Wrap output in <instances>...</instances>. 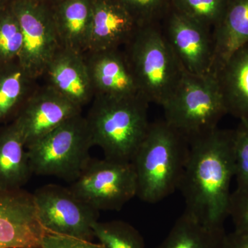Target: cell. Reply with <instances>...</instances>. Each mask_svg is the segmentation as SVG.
Returning a JSON list of instances; mask_svg holds the SVG:
<instances>
[{"label": "cell", "instance_id": "cell-25", "mask_svg": "<svg viewBox=\"0 0 248 248\" xmlns=\"http://www.w3.org/2000/svg\"><path fill=\"white\" fill-rule=\"evenodd\" d=\"M139 27L161 24L171 9L170 0H120Z\"/></svg>", "mask_w": 248, "mask_h": 248}, {"label": "cell", "instance_id": "cell-28", "mask_svg": "<svg viewBox=\"0 0 248 248\" xmlns=\"http://www.w3.org/2000/svg\"><path fill=\"white\" fill-rule=\"evenodd\" d=\"M40 248H102L92 241L60 235L46 234L44 236Z\"/></svg>", "mask_w": 248, "mask_h": 248}, {"label": "cell", "instance_id": "cell-20", "mask_svg": "<svg viewBox=\"0 0 248 248\" xmlns=\"http://www.w3.org/2000/svg\"><path fill=\"white\" fill-rule=\"evenodd\" d=\"M224 227L206 226L186 211L155 248H224Z\"/></svg>", "mask_w": 248, "mask_h": 248}, {"label": "cell", "instance_id": "cell-17", "mask_svg": "<svg viewBox=\"0 0 248 248\" xmlns=\"http://www.w3.org/2000/svg\"><path fill=\"white\" fill-rule=\"evenodd\" d=\"M215 77L228 114L248 123V43L235 51Z\"/></svg>", "mask_w": 248, "mask_h": 248}, {"label": "cell", "instance_id": "cell-1", "mask_svg": "<svg viewBox=\"0 0 248 248\" xmlns=\"http://www.w3.org/2000/svg\"><path fill=\"white\" fill-rule=\"evenodd\" d=\"M234 174V130L217 128L190 141L178 187L186 213L206 226L224 227Z\"/></svg>", "mask_w": 248, "mask_h": 248}, {"label": "cell", "instance_id": "cell-22", "mask_svg": "<svg viewBox=\"0 0 248 248\" xmlns=\"http://www.w3.org/2000/svg\"><path fill=\"white\" fill-rule=\"evenodd\" d=\"M93 234L102 248H145L144 239L140 232L121 220L96 222Z\"/></svg>", "mask_w": 248, "mask_h": 248}, {"label": "cell", "instance_id": "cell-26", "mask_svg": "<svg viewBox=\"0 0 248 248\" xmlns=\"http://www.w3.org/2000/svg\"><path fill=\"white\" fill-rule=\"evenodd\" d=\"M234 164L236 187L248 186V123L240 121L234 129Z\"/></svg>", "mask_w": 248, "mask_h": 248}, {"label": "cell", "instance_id": "cell-27", "mask_svg": "<svg viewBox=\"0 0 248 248\" xmlns=\"http://www.w3.org/2000/svg\"><path fill=\"white\" fill-rule=\"evenodd\" d=\"M228 215L234 224V231L248 232V186L236 187L231 192Z\"/></svg>", "mask_w": 248, "mask_h": 248}, {"label": "cell", "instance_id": "cell-24", "mask_svg": "<svg viewBox=\"0 0 248 248\" xmlns=\"http://www.w3.org/2000/svg\"><path fill=\"white\" fill-rule=\"evenodd\" d=\"M22 45V31L13 9L0 14V64L18 61Z\"/></svg>", "mask_w": 248, "mask_h": 248}, {"label": "cell", "instance_id": "cell-11", "mask_svg": "<svg viewBox=\"0 0 248 248\" xmlns=\"http://www.w3.org/2000/svg\"><path fill=\"white\" fill-rule=\"evenodd\" d=\"M81 113L82 108L45 84L36 88L13 122L28 148Z\"/></svg>", "mask_w": 248, "mask_h": 248}, {"label": "cell", "instance_id": "cell-31", "mask_svg": "<svg viewBox=\"0 0 248 248\" xmlns=\"http://www.w3.org/2000/svg\"><path fill=\"white\" fill-rule=\"evenodd\" d=\"M63 1H64V0H63Z\"/></svg>", "mask_w": 248, "mask_h": 248}, {"label": "cell", "instance_id": "cell-16", "mask_svg": "<svg viewBox=\"0 0 248 248\" xmlns=\"http://www.w3.org/2000/svg\"><path fill=\"white\" fill-rule=\"evenodd\" d=\"M213 60L210 75L217 72L238 49L248 43V0H228L221 20L212 31Z\"/></svg>", "mask_w": 248, "mask_h": 248}, {"label": "cell", "instance_id": "cell-2", "mask_svg": "<svg viewBox=\"0 0 248 248\" xmlns=\"http://www.w3.org/2000/svg\"><path fill=\"white\" fill-rule=\"evenodd\" d=\"M190 151V143L165 121L151 123L132 164L138 197L156 203L178 190Z\"/></svg>", "mask_w": 248, "mask_h": 248}, {"label": "cell", "instance_id": "cell-12", "mask_svg": "<svg viewBox=\"0 0 248 248\" xmlns=\"http://www.w3.org/2000/svg\"><path fill=\"white\" fill-rule=\"evenodd\" d=\"M46 234L32 194L0 191V248H40Z\"/></svg>", "mask_w": 248, "mask_h": 248}, {"label": "cell", "instance_id": "cell-8", "mask_svg": "<svg viewBox=\"0 0 248 248\" xmlns=\"http://www.w3.org/2000/svg\"><path fill=\"white\" fill-rule=\"evenodd\" d=\"M41 225L48 234L92 241L99 212L69 188L48 184L32 194Z\"/></svg>", "mask_w": 248, "mask_h": 248}, {"label": "cell", "instance_id": "cell-15", "mask_svg": "<svg viewBox=\"0 0 248 248\" xmlns=\"http://www.w3.org/2000/svg\"><path fill=\"white\" fill-rule=\"evenodd\" d=\"M42 77L46 84L81 108L94 97L84 54L60 48Z\"/></svg>", "mask_w": 248, "mask_h": 248}, {"label": "cell", "instance_id": "cell-6", "mask_svg": "<svg viewBox=\"0 0 248 248\" xmlns=\"http://www.w3.org/2000/svg\"><path fill=\"white\" fill-rule=\"evenodd\" d=\"M93 146L87 120L79 114L28 147L31 170L73 182L91 160Z\"/></svg>", "mask_w": 248, "mask_h": 248}, {"label": "cell", "instance_id": "cell-30", "mask_svg": "<svg viewBox=\"0 0 248 248\" xmlns=\"http://www.w3.org/2000/svg\"><path fill=\"white\" fill-rule=\"evenodd\" d=\"M29 1H39V0H29Z\"/></svg>", "mask_w": 248, "mask_h": 248}, {"label": "cell", "instance_id": "cell-19", "mask_svg": "<svg viewBox=\"0 0 248 248\" xmlns=\"http://www.w3.org/2000/svg\"><path fill=\"white\" fill-rule=\"evenodd\" d=\"M92 0H64L53 13L62 48L84 54L89 46Z\"/></svg>", "mask_w": 248, "mask_h": 248}, {"label": "cell", "instance_id": "cell-29", "mask_svg": "<svg viewBox=\"0 0 248 248\" xmlns=\"http://www.w3.org/2000/svg\"><path fill=\"white\" fill-rule=\"evenodd\" d=\"M224 248H248V232L227 233Z\"/></svg>", "mask_w": 248, "mask_h": 248}, {"label": "cell", "instance_id": "cell-13", "mask_svg": "<svg viewBox=\"0 0 248 248\" xmlns=\"http://www.w3.org/2000/svg\"><path fill=\"white\" fill-rule=\"evenodd\" d=\"M139 28L120 0H92L87 52L123 48Z\"/></svg>", "mask_w": 248, "mask_h": 248}, {"label": "cell", "instance_id": "cell-21", "mask_svg": "<svg viewBox=\"0 0 248 248\" xmlns=\"http://www.w3.org/2000/svg\"><path fill=\"white\" fill-rule=\"evenodd\" d=\"M37 81L19 61L0 64V124L16 118L38 86Z\"/></svg>", "mask_w": 248, "mask_h": 248}, {"label": "cell", "instance_id": "cell-3", "mask_svg": "<svg viewBox=\"0 0 248 248\" xmlns=\"http://www.w3.org/2000/svg\"><path fill=\"white\" fill-rule=\"evenodd\" d=\"M149 104L140 94L94 96L86 116L93 146L99 147L107 159L131 162L151 125Z\"/></svg>", "mask_w": 248, "mask_h": 248}, {"label": "cell", "instance_id": "cell-9", "mask_svg": "<svg viewBox=\"0 0 248 248\" xmlns=\"http://www.w3.org/2000/svg\"><path fill=\"white\" fill-rule=\"evenodd\" d=\"M22 31L19 61L35 79L43 76L52 59L62 48L53 13L40 1L19 0L13 7Z\"/></svg>", "mask_w": 248, "mask_h": 248}, {"label": "cell", "instance_id": "cell-14", "mask_svg": "<svg viewBox=\"0 0 248 248\" xmlns=\"http://www.w3.org/2000/svg\"><path fill=\"white\" fill-rule=\"evenodd\" d=\"M84 56L94 96L124 97L140 94L123 50L86 52Z\"/></svg>", "mask_w": 248, "mask_h": 248}, {"label": "cell", "instance_id": "cell-4", "mask_svg": "<svg viewBox=\"0 0 248 248\" xmlns=\"http://www.w3.org/2000/svg\"><path fill=\"white\" fill-rule=\"evenodd\" d=\"M122 49L140 94L148 102L162 107L177 89L185 71L168 43L161 24L139 28Z\"/></svg>", "mask_w": 248, "mask_h": 248}, {"label": "cell", "instance_id": "cell-23", "mask_svg": "<svg viewBox=\"0 0 248 248\" xmlns=\"http://www.w3.org/2000/svg\"><path fill=\"white\" fill-rule=\"evenodd\" d=\"M171 6L186 17L213 31L224 14L228 0H170Z\"/></svg>", "mask_w": 248, "mask_h": 248}, {"label": "cell", "instance_id": "cell-7", "mask_svg": "<svg viewBox=\"0 0 248 248\" xmlns=\"http://www.w3.org/2000/svg\"><path fill=\"white\" fill-rule=\"evenodd\" d=\"M70 189L97 211H119L138 193L132 162L104 157L90 160Z\"/></svg>", "mask_w": 248, "mask_h": 248}, {"label": "cell", "instance_id": "cell-10", "mask_svg": "<svg viewBox=\"0 0 248 248\" xmlns=\"http://www.w3.org/2000/svg\"><path fill=\"white\" fill-rule=\"evenodd\" d=\"M161 27L184 71L195 76H211L214 49L211 30L186 17L172 6Z\"/></svg>", "mask_w": 248, "mask_h": 248}, {"label": "cell", "instance_id": "cell-5", "mask_svg": "<svg viewBox=\"0 0 248 248\" xmlns=\"http://www.w3.org/2000/svg\"><path fill=\"white\" fill-rule=\"evenodd\" d=\"M162 108L165 122L189 143L218 128L228 114L215 77L186 72Z\"/></svg>", "mask_w": 248, "mask_h": 248}, {"label": "cell", "instance_id": "cell-18", "mask_svg": "<svg viewBox=\"0 0 248 248\" xmlns=\"http://www.w3.org/2000/svg\"><path fill=\"white\" fill-rule=\"evenodd\" d=\"M32 174L25 142L12 122L0 130V191L20 190Z\"/></svg>", "mask_w": 248, "mask_h": 248}]
</instances>
